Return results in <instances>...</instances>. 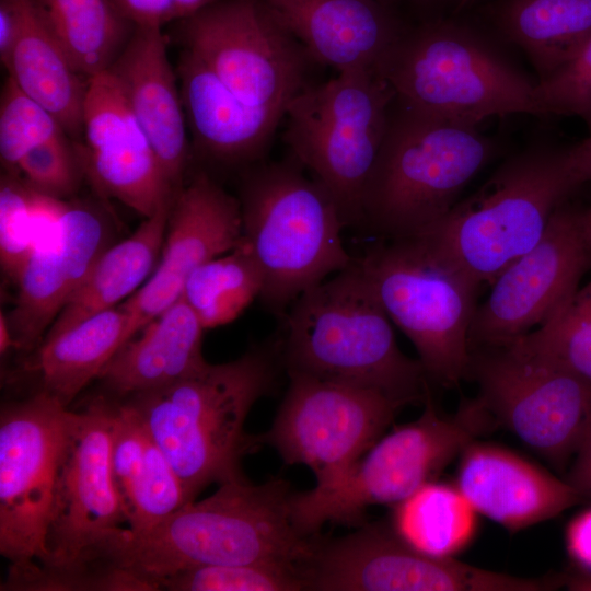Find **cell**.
I'll use <instances>...</instances> for the list:
<instances>
[{
	"label": "cell",
	"mask_w": 591,
	"mask_h": 591,
	"mask_svg": "<svg viewBox=\"0 0 591 591\" xmlns=\"http://www.w3.org/2000/svg\"><path fill=\"white\" fill-rule=\"evenodd\" d=\"M290 485L271 478L254 485L227 482L200 501H190L140 531H105L81 555L125 570L159 590L175 572L215 565L291 561L304 565L314 538L302 535L291 518Z\"/></svg>",
	"instance_id": "obj_1"
},
{
	"label": "cell",
	"mask_w": 591,
	"mask_h": 591,
	"mask_svg": "<svg viewBox=\"0 0 591 591\" xmlns=\"http://www.w3.org/2000/svg\"><path fill=\"white\" fill-rule=\"evenodd\" d=\"M280 363L279 343L262 345L117 402L137 414L194 501L212 483L245 478L242 457L259 444L244 424L253 405L271 391Z\"/></svg>",
	"instance_id": "obj_2"
},
{
	"label": "cell",
	"mask_w": 591,
	"mask_h": 591,
	"mask_svg": "<svg viewBox=\"0 0 591 591\" xmlns=\"http://www.w3.org/2000/svg\"><path fill=\"white\" fill-rule=\"evenodd\" d=\"M279 343L288 373L380 392L401 406L425 403L429 378L399 349L359 262L303 292L289 306Z\"/></svg>",
	"instance_id": "obj_3"
},
{
	"label": "cell",
	"mask_w": 591,
	"mask_h": 591,
	"mask_svg": "<svg viewBox=\"0 0 591 591\" xmlns=\"http://www.w3.org/2000/svg\"><path fill=\"white\" fill-rule=\"evenodd\" d=\"M584 183L575 146L531 147L418 237L474 280L491 285L538 242L554 211Z\"/></svg>",
	"instance_id": "obj_4"
},
{
	"label": "cell",
	"mask_w": 591,
	"mask_h": 591,
	"mask_svg": "<svg viewBox=\"0 0 591 591\" xmlns=\"http://www.w3.org/2000/svg\"><path fill=\"white\" fill-rule=\"evenodd\" d=\"M495 152V142L477 126L426 115L394 100L366 185L362 227L381 240L426 234Z\"/></svg>",
	"instance_id": "obj_5"
},
{
	"label": "cell",
	"mask_w": 591,
	"mask_h": 591,
	"mask_svg": "<svg viewBox=\"0 0 591 591\" xmlns=\"http://www.w3.org/2000/svg\"><path fill=\"white\" fill-rule=\"evenodd\" d=\"M302 167L297 160L255 165L240 187L243 242L263 276L259 299L279 316L355 260L335 201Z\"/></svg>",
	"instance_id": "obj_6"
},
{
	"label": "cell",
	"mask_w": 591,
	"mask_h": 591,
	"mask_svg": "<svg viewBox=\"0 0 591 591\" xmlns=\"http://www.w3.org/2000/svg\"><path fill=\"white\" fill-rule=\"evenodd\" d=\"M380 73L397 103L452 123L477 126L491 116H544L536 83L479 33L453 21L403 34Z\"/></svg>",
	"instance_id": "obj_7"
},
{
	"label": "cell",
	"mask_w": 591,
	"mask_h": 591,
	"mask_svg": "<svg viewBox=\"0 0 591 591\" xmlns=\"http://www.w3.org/2000/svg\"><path fill=\"white\" fill-rule=\"evenodd\" d=\"M422 414L379 439L335 486L294 493L291 517L298 531L313 536L326 522L363 523L372 505H396L432 482L478 437L498 427L478 398H464L452 415L441 414L431 392Z\"/></svg>",
	"instance_id": "obj_8"
},
{
	"label": "cell",
	"mask_w": 591,
	"mask_h": 591,
	"mask_svg": "<svg viewBox=\"0 0 591 591\" xmlns=\"http://www.w3.org/2000/svg\"><path fill=\"white\" fill-rule=\"evenodd\" d=\"M395 93L379 71L347 70L306 85L288 104L283 140L335 201L343 223L362 227V199Z\"/></svg>",
	"instance_id": "obj_9"
},
{
	"label": "cell",
	"mask_w": 591,
	"mask_h": 591,
	"mask_svg": "<svg viewBox=\"0 0 591 591\" xmlns=\"http://www.w3.org/2000/svg\"><path fill=\"white\" fill-rule=\"evenodd\" d=\"M383 310L413 343L429 380L465 379L468 332L482 283L420 237L381 240L357 258Z\"/></svg>",
	"instance_id": "obj_10"
},
{
	"label": "cell",
	"mask_w": 591,
	"mask_h": 591,
	"mask_svg": "<svg viewBox=\"0 0 591 591\" xmlns=\"http://www.w3.org/2000/svg\"><path fill=\"white\" fill-rule=\"evenodd\" d=\"M465 378L498 426L566 470L591 427V385L518 340L471 347Z\"/></svg>",
	"instance_id": "obj_11"
},
{
	"label": "cell",
	"mask_w": 591,
	"mask_h": 591,
	"mask_svg": "<svg viewBox=\"0 0 591 591\" xmlns=\"http://www.w3.org/2000/svg\"><path fill=\"white\" fill-rule=\"evenodd\" d=\"M74 419V410L44 394L1 406L0 553L10 571L47 561L55 488Z\"/></svg>",
	"instance_id": "obj_12"
},
{
	"label": "cell",
	"mask_w": 591,
	"mask_h": 591,
	"mask_svg": "<svg viewBox=\"0 0 591 591\" xmlns=\"http://www.w3.org/2000/svg\"><path fill=\"white\" fill-rule=\"evenodd\" d=\"M288 375L275 420L257 442L275 448L289 465L309 466L316 477L314 488H329L348 475L403 406L373 390Z\"/></svg>",
	"instance_id": "obj_13"
},
{
	"label": "cell",
	"mask_w": 591,
	"mask_h": 591,
	"mask_svg": "<svg viewBox=\"0 0 591 591\" xmlns=\"http://www.w3.org/2000/svg\"><path fill=\"white\" fill-rule=\"evenodd\" d=\"M316 591H544L558 578L531 579L434 557L407 545L383 524L334 540H314L304 564Z\"/></svg>",
	"instance_id": "obj_14"
},
{
	"label": "cell",
	"mask_w": 591,
	"mask_h": 591,
	"mask_svg": "<svg viewBox=\"0 0 591 591\" xmlns=\"http://www.w3.org/2000/svg\"><path fill=\"white\" fill-rule=\"evenodd\" d=\"M185 49L198 57L244 103L281 109L306 85L300 43L259 0L212 3L186 19Z\"/></svg>",
	"instance_id": "obj_15"
},
{
	"label": "cell",
	"mask_w": 591,
	"mask_h": 591,
	"mask_svg": "<svg viewBox=\"0 0 591 591\" xmlns=\"http://www.w3.org/2000/svg\"><path fill=\"white\" fill-rule=\"evenodd\" d=\"M584 209L566 200L552 215L538 242L510 264L477 305L468 345L513 341L545 324L579 289L591 269Z\"/></svg>",
	"instance_id": "obj_16"
},
{
	"label": "cell",
	"mask_w": 591,
	"mask_h": 591,
	"mask_svg": "<svg viewBox=\"0 0 591 591\" xmlns=\"http://www.w3.org/2000/svg\"><path fill=\"white\" fill-rule=\"evenodd\" d=\"M114 409V401L99 394L76 412L50 511L48 557L42 566L77 560L105 531L127 522L111 463Z\"/></svg>",
	"instance_id": "obj_17"
},
{
	"label": "cell",
	"mask_w": 591,
	"mask_h": 591,
	"mask_svg": "<svg viewBox=\"0 0 591 591\" xmlns=\"http://www.w3.org/2000/svg\"><path fill=\"white\" fill-rule=\"evenodd\" d=\"M108 227L88 204L50 198L43 211L34 248L15 283L8 316L14 349L30 355L108 247Z\"/></svg>",
	"instance_id": "obj_18"
},
{
	"label": "cell",
	"mask_w": 591,
	"mask_h": 591,
	"mask_svg": "<svg viewBox=\"0 0 591 591\" xmlns=\"http://www.w3.org/2000/svg\"><path fill=\"white\" fill-rule=\"evenodd\" d=\"M242 244L239 198L206 172L196 173L172 199L155 268L120 304L128 317L127 340L181 299L188 277L198 267Z\"/></svg>",
	"instance_id": "obj_19"
},
{
	"label": "cell",
	"mask_w": 591,
	"mask_h": 591,
	"mask_svg": "<svg viewBox=\"0 0 591 591\" xmlns=\"http://www.w3.org/2000/svg\"><path fill=\"white\" fill-rule=\"evenodd\" d=\"M84 173L100 194L150 217L176 189L113 73L88 80L80 142Z\"/></svg>",
	"instance_id": "obj_20"
},
{
	"label": "cell",
	"mask_w": 591,
	"mask_h": 591,
	"mask_svg": "<svg viewBox=\"0 0 591 591\" xmlns=\"http://www.w3.org/2000/svg\"><path fill=\"white\" fill-rule=\"evenodd\" d=\"M456 487L477 513L509 531L553 519L581 503L565 479L491 443H470L460 454Z\"/></svg>",
	"instance_id": "obj_21"
},
{
	"label": "cell",
	"mask_w": 591,
	"mask_h": 591,
	"mask_svg": "<svg viewBox=\"0 0 591 591\" xmlns=\"http://www.w3.org/2000/svg\"><path fill=\"white\" fill-rule=\"evenodd\" d=\"M259 1L312 60L338 72H380L403 35L380 0Z\"/></svg>",
	"instance_id": "obj_22"
},
{
	"label": "cell",
	"mask_w": 591,
	"mask_h": 591,
	"mask_svg": "<svg viewBox=\"0 0 591 591\" xmlns=\"http://www.w3.org/2000/svg\"><path fill=\"white\" fill-rule=\"evenodd\" d=\"M108 71L118 81L166 176L179 189L188 158L187 123L161 27L135 26Z\"/></svg>",
	"instance_id": "obj_23"
},
{
	"label": "cell",
	"mask_w": 591,
	"mask_h": 591,
	"mask_svg": "<svg viewBox=\"0 0 591 591\" xmlns=\"http://www.w3.org/2000/svg\"><path fill=\"white\" fill-rule=\"evenodd\" d=\"M176 74L196 148L224 164L258 160L285 112L240 100L198 57L184 49Z\"/></svg>",
	"instance_id": "obj_24"
},
{
	"label": "cell",
	"mask_w": 591,
	"mask_h": 591,
	"mask_svg": "<svg viewBox=\"0 0 591 591\" xmlns=\"http://www.w3.org/2000/svg\"><path fill=\"white\" fill-rule=\"evenodd\" d=\"M205 327L181 297L128 339L100 373L101 395L113 401L157 390L204 368Z\"/></svg>",
	"instance_id": "obj_25"
},
{
	"label": "cell",
	"mask_w": 591,
	"mask_h": 591,
	"mask_svg": "<svg viewBox=\"0 0 591 591\" xmlns=\"http://www.w3.org/2000/svg\"><path fill=\"white\" fill-rule=\"evenodd\" d=\"M2 65L70 138H81L88 80L76 70L37 0H25L18 36Z\"/></svg>",
	"instance_id": "obj_26"
},
{
	"label": "cell",
	"mask_w": 591,
	"mask_h": 591,
	"mask_svg": "<svg viewBox=\"0 0 591 591\" xmlns=\"http://www.w3.org/2000/svg\"><path fill=\"white\" fill-rule=\"evenodd\" d=\"M127 314L117 305L44 337L22 366L35 379L27 395L44 394L68 407L127 341Z\"/></svg>",
	"instance_id": "obj_27"
},
{
	"label": "cell",
	"mask_w": 591,
	"mask_h": 591,
	"mask_svg": "<svg viewBox=\"0 0 591 591\" xmlns=\"http://www.w3.org/2000/svg\"><path fill=\"white\" fill-rule=\"evenodd\" d=\"M173 197L146 217L130 236L99 256L44 337L117 306L146 282L161 255Z\"/></svg>",
	"instance_id": "obj_28"
},
{
	"label": "cell",
	"mask_w": 591,
	"mask_h": 591,
	"mask_svg": "<svg viewBox=\"0 0 591 591\" xmlns=\"http://www.w3.org/2000/svg\"><path fill=\"white\" fill-rule=\"evenodd\" d=\"M489 15L546 78L591 36V0H497Z\"/></svg>",
	"instance_id": "obj_29"
},
{
	"label": "cell",
	"mask_w": 591,
	"mask_h": 591,
	"mask_svg": "<svg viewBox=\"0 0 591 591\" xmlns=\"http://www.w3.org/2000/svg\"><path fill=\"white\" fill-rule=\"evenodd\" d=\"M476 513L456 486L432 480L394 505L391 528L418 552L453 557L472 542Z\"/></svg>",
	"instance_id": "obj_30"
},
{
	"label": "cell",
	"mask_w": 591,
	"mask_h": 591,
	"mask_svg": "<svg viewBox=\"0 0 591 591\" xmlns=\"http://www.w3.org/2000/svg\"><path fill=\"white\" fill-rule=\"evenodd\" d=\"M37 2L76 70L85 80L108 70L131 35V22L112 0Z\"/></svg>",
	"instance_id": "obj_31"
},
{
	"label": "cell",
	"mask_w": 591,
	"mask_h": 591,
	"mask_svg": "<svg viewBox=\"0 0 591 591\" xmlns=\"http://www.w3.org/2000/svg\"><path fill=\"white\" fill-rule=\"evenodd\" d=\"M263 289L260 269L244 242L198 267L187 279L182 298L205 329L234 321Z\"/></svg>",
	"instance_id": "obj_32"
},
{
	"label": "cell",
	"mask_w": 591,
	"mask_h": 591,
	"mask_svg": "<svg viewBox=\"0 0 591 591\" xmlns=\"http://www.w3.org/2000/svg\"><path fill=\"white\" fill-rule=\"evenodd\" d=\"M517 340L591 385V280L545 324Z\"/></svg>",
	"instance_id": "obj_33"
},
{
	"label": "cell",
	"mask_w": 591,
	"mask_h": 591,
	"mask_svg": "<svg viewBox=\"0 0 591 591\" xmlns=\"http://www.w3.org/2000/svg\"><path fill=\"white\" fill-rule=\"evenodd\" d=\"M159 590L171 591H300L308 590L303 565L255 561L201 566L161 579Z\"/></svg>",
	"instance_id": "obj_34"
},
{
	"label": "cell",
	"mask_w": 591,
	"mask_h": 591,
	"mask_svg": "<svg viewBox=\"0 0 591 591\" xmlns=\"http://www.w3.org/2000/svg\"><path fill=\"white\" fill-rule=\"evenodd\" d=\"M48 197L33 190L19 173L5 172L0 186V263L14 282L30 257Z\"/></svg>",
	"instance_id": "obj_35"
},
{
	"label": "cell",
	"mask_w": 591,
	"mask_h": 591,
	"mask_svg": "<svg viewBox=\"0 0 591 591\" xmlns=\"http://www.w3.org/2000/svg\"><path fill=\"white\" fill-rule=\"evenodd\" d=\"M63 132L56 117L8 77L0 99V160L7 172L18 173L24 154Z\"/></svg>",
	"instance_id": "obj_36"
},
{
	"label": "cell",
	"mask_w": 591,
	"mask_h": 591,
	"mask_svg": "<svg viewBox=\"0 0 591 591\" xmlns=\"http://www.w3.org/2000/svg\"><path fill=\"white\" fill-rule=\"evenodd\" d=\"M188 502L181 478L152 439L143 468L125 502L127 528L134 531L148 529Z\"/></svg>",
	"instance_id": "obj_37"
},
{
	"label": "cell",
	"mask_w": 591,
	"mask_h": 591,
	"mask_svg": "<svg viewBox=\"0 0 591 591\" xmlns=\"http://www.w3.org/2000/svg\"><path fill=\"white\" fill-rule=\"evenodd\" d=\"M16 172L33 190L59 200L72 196L84 176L74 142L66 132L30 150Z\"/></svg>",
	"instance_id": "obj_38"
},
{
	"label": "cell",
	"mask_w": 591,
	"mask_h": 591,
	"mask_svg": "<svg viewBox=\"0 0 591 591\" xmlns=\"http://www.w3.org/2000/svg\"><path fill=\"white\" fill-rule=\"evenodd\" d=\"M536 99L544 116H578L591 124V36L564 63L536 82Z\"/></svg>",
	"instance_id": "obj_39"
},
{
	"label": "cell",
	"mask_w": 591,
	"mask_h": 591,
	"mask_svg": "<svg viewBox=\"0 0 591 591\" xmlns=\"http://www.w3.org/2000/svg\"><path fill=\"white\" fill-rule=\"evenodd\" d=\"M135 26H159L175 19L172 0H112Z\"/></svg>",
	"instance_id": "obj_40"
},
{
	"label": "cell",
	"mask_w": 591,
	"mask_h": 591,
	"mask_svg": "<svg viewBox=\"0 0 591 591\" xmlns=\"http://www.w3.org/2000/svg\"><path fill=\"white\" fill-rule=\"evenodd\" d=\"M566 546L570 557L591 572V508L583 510L569 522Z\"/></svg>",
	"instance_id": "obj_41"
},
{
	"label": "cell",
	"mask_w": 591,
	"mask_h": 591,
	"mask_svg": "<svg viewBox=\"0 0 591 591\" xmlns=\"http://www.w3.org/2000/svg\"><path fill=\"white\" fill-rule=\"evenodd\" d=\"M566 480L581 495L591 499V427L576 451Z\"/></svg>",
	"instance_id": "obj_42"
},
{
	"label": "cell",
	"mask_w": 591,
	"mask_h": 591,
	"mask_svg": "<svg viewBox=\"0 0 591 591\" xmlns=\"http://www.w3.org/2000/svg\"><path fill=\"white\" fill-rule=\"evenodd\" d=\"M588 129L589 136L575 146V151L586 183H591V124Z\"/></svg>",
	"instance_id": "obj_43"
},
{
	"label": "cell",
	"mask_w": 591,
	"mask_h": 591,
	"mask_svg": "<svg viewBox=\"0 0 591 591\" xmlns=\"http://www.w3.org/2000/svg\"><path fill=\"white\" fill-rule=\"evenodd\" d=\"M175 19H187L212 4L213 0H172Z\"/></svg>",
	"instance_id": "obj_44"
},
{
	"label": "cell",
	"mask_w": 591,
	"mask_h": 591,
	"mask_svg": "<svg viewBox=\"0 0 591 591\" xmlns=\"http://www.w3.org/2000/svg\"><path fill=\"white\" fill-rule=\"evenodd\" d=\"M561 577L563 586H566L569 590L591 591V572L589 571Z\"/></svg>",
	"instance_id": "obj_45"
},
{
	"label": "cell",
	"mask_w": 591,
	"mask_h": 591,
	"mask_svg": "<svg viewBox=\"0 0 591 591\" xmlns=\"http://www.w3.org/2000/svg\"><path fill=\"white\" fill-rule=\"evenodd\" d=\"M11 349H14V339L9 324L8 316L0 314V354L7 355Z\"/></svg>",
	"instance_id": "obj_46"
},
{
	"label": "cell",
	"mask_w": 591,
	"mask_h": 591,
	"mask_svg": "<svg viewBox=\"0 0 591 591\" xmlns=\"http://www.w3.org/2000/svg\"><path fill=\"white\" fill-rule=\"evenodd\" d=\"M583 220H584V227H586L587 233L591 240V208L584 209Z\"/></svg>",
	"instance_id": "obj_47"
},
{
	"label": "cell",
	"mask_w": 591,
	"mask_h": 591,
	"mask_svg": "<svg viewBox=\"0 0 591 591\" xmlns=\"http://www.w3.org/2000/svg\"><path fill=\"white\" fill-rule=\"evenodd\" d=\"M474 0H460L457 2V8L456 10L460 11V10H463L465 7H467L470 3H472Z\"/></svg>",
	"instance_id": "obj_48"
},
{
	"label": "cell",
	"mask_w": 591,
	"mask_h": 591,
	"mask_svg": "<svg viewBox=\"0 0 591 591\" xmlns=\"http://www.w3.org/2000/svg\"><path fill=\"white\" fill-rule=\"evenodd\" d=\"M459 1H460V0H457V2H459ZM457 2H456V4H457Z\"/></svg>",
	"instance_id": "obj_49"
}]
</instances>
